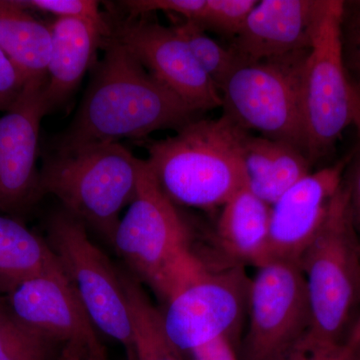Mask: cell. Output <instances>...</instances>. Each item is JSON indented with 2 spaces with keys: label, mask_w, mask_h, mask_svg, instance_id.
Listing matches in <instances>:
<instances>
[{
  "label": "cell",
  "mask_w": 360,
  "mask_h": 360,
  "mask_svg": "<svg viewBox=\"0 0 360 360\" xmlns=\"http://www.w3.org/2000/svg\"><path fill=\"white\" fill-rule=\"evenodd\" d=\"M117 40L143 68L201 113L221 108L219 89L194 58L188 45L172 26L146 18H127L110 26Z\"/></svg>",
  "instance_id": "11"
},
{
  "label": "cell",
  "mask_w": 360,
  "mask_h": 360,
  "mask_svg": "<svg viewBox=\"0 0 360 360\" xmlns=\"http://www.w3.org/2000/svg\"><path fill=\"white\" fill-rule=\"evenodd\" d=\"M348 165L349 169L345 184L349 195L352 221L360 243V148L355 151L354 156L349 158Z\"/></svg>",
  "instance_id": "29"
},
{
  "label": "cell",
  "mask_w": 360,
  "mask_h": 360,
  "mask_svg": "<svg viewBox=\"0 0 360 360\" xmlns=\"http://www.w3.org/2000/svg\"><path fill=\"white\" fill-rule=\"evenodd\" d=\"M127 360H136L135 357L134 350H127Z\"/></svg>",
  "instance_id": "36"
},
{
  "label": "cell",
  "mask_w": 360,
  "mask_h": 360,
  "mask_svg": "<svg viewBox=\"0 0 360 360\" xmlns=\"http://www.w3.org/2000/svg\"><path fill=\"white\" fill-rule=\"evenodd\" d=\"M46 82L26 84L18 101L0 116V213L20 219L44 196L40 187V123L49 112Z\"/></svg>",
  "instance_id": "12"
},
{
  "label": "cell",
  "mask_w": 360,
  "mask_h": 360,
  "mask_svg": "<svg viewBox=\"0 0 360 360\" xmlns=\"http://www.w3.org/2000/svg\"><path fill=\"white\" fill-rule=\"evenodd\" d=\"M172 27L186 42L198 65L220 92L236 68L233 54L229 49H224L208 37L205 30L191 21L184 20Z\"/></svg>",
  "instance_id": "22"
},
{
  "label": "cell",
  "mask_w": 360,
  "mask_h": 360,
  "mask_svg": "<svg viewBox=\"0 0 360 360\" xmlns=\"http://www.w3.org/2000/svg\"><path fill=\"white\" fill-rule=\"evenodd\" d=\"M141 162L120 142L53 151L40 168L41 193L112 245L120 212L136 193Z\"/></svg>",
  "instance_id": "5"
},
{
  "label": "cell",
  "mask_w": 360,
  "mask_h": 360,
  "mask_svg": "<svg viewBox=\"0 0 360 360\" xmlns=\"http://www.w3.org/2000/svg\"><path fill=\"white\" fill-rule=\"evenodd\" d=\"M60 270L45 239L20 219L0 213V293L8 295L30 279Z\"/></svg>",
  "instance_id": "20"
},
{
  "label": "cell",
  "mask_w": 360,
  "mask_h": 360,
  "mask_svg": "<svg viewBox=\"0 0 360 360\" xmlns=\"http://www.w3.org/2000/svg\"><path fill=\"white\" fill-rule=\"evenodd\" d=\"M129 307L136 360H184L168 340L162 314L150 302L142 283L129 271L118 269Z\"/></svg>",
  "instance_id": "21"
},
{
  "label": "cell",
  "mask_w": 360,
  "mask_h": 360,
  "mask_svg": "<svg viewBox=\"0 0 360 360\" xmlns=\"http://www.w3.org/2000/svg\"><path fill=\"white\" fill-rule=\"evenodd\" d=\"M341 42L343 61L350 84L360 92V1L345 2Z\"/></svg>",
  "instance_id": "25"
},
{
  "label": "cell",
  "mask_w": 360,
  "mask_h": 360,
  "mask_svg": "<svg viewBox=\"0 0 360 360\" xmlns=\"http://www.w3.org/2000/svg\"><path fill=\"white\" fill-rule=\"evenodd\" d=\"M352 108H354L352 124L356 127L360 135V92L354 86H352Z\"/></svg>",
  "instance_id": "34"
},
{
  "label": "cell",
  "mask_w": 360,
  "mask_h": 360,
  "mask_svg": "<svg viewBox=\"0 0 360 360\" xmlns=\"http://www.w3.org/2000/svg\"><path fill=\"white\" fill-rule=\"evenodd\" d=\"M70 127L54 141L53 151L92 144L146 139L156 130H179L198 111L161 84L112 37Z\"/></svg>",
  "instance_id": "1"
},
{
  "label": "cell",
  "mask_w": 360,
  "mask_h": 360,
  "mask_svg": "<svg viewBox=\"0 0 360 360\" xmlns=\"http://www.w3.org/2000/svg\"><path fill=\"white\" fill-rule=\"evenodd\" d=\"M82 360H105L104 352H86Z\"/></svg>",
  "instance_id": "35"
},
{
  "label": "cell",
  "mask_w": 360,
  "mask_h": 360,
  "mask_svg": "<svg viewBox=\"0 0 360 360\" xmlns=\"http://www.w3.org/2000/svg\"><path fill=\"white\" fill-rule=\"evenodd\" d=\"M281 360H354L347 345L329 348L296 347Z\"/></svg>",
  "instance_id": "30"
},
{
  "label": "cell",
  "mask_w": 360,
  "mask_h": 360,
  "mask_svg": "<svg viewBox=\"0 0 360 360\" xmlns=\"http://www.w3.org/2000/svg\"><path fill=\"white\" fill-rule=\"evenodd\" d=\"M345 345L354 360H360V314L350 329Z\"/></svg>",
  "instance_id": "32"
},
{
  "label": "cell",
  "mask_w": 360,
  "mask_h": 360,
  "mask_svg": "<svg viewBox=\"0 0 360 360\" xmlns=\"http://www.w3.org/2000/svg\"><path fill=\"white\" fill-rule=\"evenodd\" d=\"M27 9L51 13L58 18H84L103 22L99 2L94 0H20Z\"/></svg>",
  "instance_id": "27"
},
{
  "label": "cell",
  "mask_w": 360,
  "mask_h": 360,
  "mask_svg": "<svg viewBox=\"0 0 360 360\" xmlns=\"http://www.w3.org/2000/svg\"><path fill=\"white\" fill-rule=\"evenodd\" d=\"M328 1H258L229 47L236 65L310 49Z\"/></svg>",
  "instance_id": "15"
},
{
  "label": "cell",
  "mask_w": 360,
  "mask_h": 360,
  "mask_svg": "<svg viewBox=\"0 0 360 360\" xmlns=\"http://www.w3.org/2000/svg\"><path fill=\"white\" fill-rule=\"evenodd\" d=\"M309 293L311 326L297 347L345 345L360 305V243L342 181L311 245L300 262Z\"/></svg>",
  "instance_id": "4"
},
{
  "label": "cell",
  "mask_w": 360,
  "mask_h": 360,
  "mask_svg": "<svg viewBox=\"0 0 360 360\" xmlns=\"http://www.w3.org/2000/svg\"><path fill=\"white\" fill-rule=\"evenodd\" d=\"M271 206L240 189L222 205L217 236L220 248L238 265L266 264Z\"/></svg>",
  "instance_id": "17"
},
{
  "label": "cell",
  "mask_w": 360,
  "mask_h": 360,
  "mask_svg": "<svg viewBox=\"0 0 360 360\" xmlns=\"http://www.w3.org/2000/svg\"><path fill=\"white\" fill-rule=\"evenodd\" d=\"M309 52L236 65L220 90L224 115L246 131L257 130L305 155L302 84Z\"/></svg>",
  "instance_id": "6"
},
{
  "label": "cell",
  "mask_w": 360,
  "mask_h": 360,
  "mask_svg": "<svg viewBox=\"0 0 360 360\" xmlns=\"http://www.w3.org/2000/svg\"><path fill=\"white\" fill-rule=\"evenodd\" d=\"M193 360H236L231 341L219 338L194 350Z\"/></svg>",
  "instance_id": "31"
},
{
  "label": "cell",
  "mask_w": 360,
  "mask_h": 360,
  "mask_svg": "<svg viewBox=\"0 0 360 360\" xmlns=\"http://www.w3.org/2000/svg\"><path fill=\"white\" fill-rule=\"evenodd\" d=\"M86 352L89 350L82 343L68 342L66 343L60 360H82Z\"/></svg>",
  "instance_id": "33"
},
{
  "label": "cell",
  "mask_w": 360,
  "mask_h": 360,
  "mask_svg": "<svg viewBox=\"0 0 360 360\" xmlns=\"http://www.w3.org/2000/svg\"><path fill=\"white\" fill-rule=\"evenodd\" d=\"M248 188L271 206L290 187L310 174V161L286 142L248 134L245 144Z\"/></svg>",
  "instance_id": "18"
},
{
  "label": "cell",
  "mask_w": 360,
  "mask_h": 360,
  "mask_svg": "<svg viewBox=\"0 0 360 360\" xmlns=\"http://www.w3.org/2000/svg\"><path fill=\"white\" fill-rule=\"evenodd\" d=\"M250 281L243 265L206 269L165 303L161 314L168 340L182 354L219 338L231 341L248 309Z\"/></svg>",
  "instance_id": "9"
},
{
  "label": "cell",
  "mask_w": 360,
  "mask_h": 360,
  "mask_svg": "<svg viewBox=\"0 0 360 360\" xmlns=\"http://www.w3.org/2000/svg\"><path fill=\"white\" fill-rule=\"evenodd\" d=\"M248 131L222 115L196 118L174 136L141 141L158 186L175 205L210 210L248 186L245 144Z\"/></svg>",
  "instance_id": "2"
},
{
  "label": "cell",
  "mask_w": 360,
  "mask_h": 360,
  "mask_svg": "<svg viewBox=\"0 0 360 360\" xmlns=\"http://www.w3.org/2000/svg\"><path fill=\"white\" fill-rule=\"evenodd\" d=\"M0 49L26 82H46L51 26L35 18L20 0H0Z\"/></svg>",
  "instance_id": "19"
},
{
  "label": "cell",
  "mask_w": 360,
  "mask_h": 360,
  "mask_svg": "<svg viewBox=\"0 0 360 360\" xmlns=\"http://www.w3.org/2000/svg\"><path fill=\"white\" fill-rule=\"evenodd\" d=\"M349 158L310 172L271 205L266 264H300L326 219Z\"/></svg>",
  "instance_id": "14"
},
{
  "label": "cell",
  "mask_w": 360,
  "mask_h": 360,
  "mask_svg": "<svg viewBox=\"0 0 360 360\" xmlns=\"http://www.w3.org/2000/svg\"><path fill=\"white\" fill-rule=\"evenodd\" d=\"M250 290L246 359L281 360L309 333L311 311L307 283L297 262L257 267Z\"/></svg>",
  "instance_id": "10"
},
{
  "label": "cell",
  "mask_w": 360,
  "mask_h": 360,
  "mask_svg": "<svg viewBox=\"0 0 360 360\" xmlns=\"http://www.w3.org/2000/svg\"><path fill=\"white\" fill-rule=\"evenodd\" d=\"M27 84L18 68L0 49V112H6L13 108Z\"/></svg>",
  "instance_id": "28"
},
{
  "label": "cell",
  "mask_w": 360,
  "mask_h": 360,
  "mask_svg": "<svg viewBox=\"0 0 360 360\" xmlns=\"http://www.w3.org/2000/svg\"><path fill=\"white\" fill-rule=\"evenodd\" d=\"M191 229L141 160L136 193L112 246L129 271L167 303L208 269L191 248Z\"/></svg>",
  "instance_id": "3"
},
{
  "label": "cell",
  "mask_w": 360,
  "mask_h": 360,
  "mask_svg": "<svg viewBox=\"0 0 360 360\" xmlns=\"http://www.w3.org/2000/svg\"><path fill=\"white\" fill-rule=\"evenodd\" d=\"M49 26L51 53L44 96L51 112L77 90L96 63L97 51L110 37L111 27L108 21L84 18H56Z\"/></svg>",
  "instance_id": "16"
},
{
  "label": "cell",
  "mask_w": 360,
  "mask_h": 360,
  "mask_svg": "<svg viewBox=\"0 0 360 360\" xmlns=\"http://www.w3.org/2000/svg\"><path fill=\"white\" fill-rule=\"evenodd\" d=\"M257 2L255 0H206L205 11L195 25L202 30H212L233 39Z\"/></svg>",
  "instance_id": "24"
},
{
  "label": "cell",
  "mask_w": 360,
  "mask_h": 360,
  "mask_svg": "<svg viewBox=\"0 0 360 360\" xmlns=\"http://www.w3.org/2000/svg\"><path fill=\"white\" fill-rule=\"evenodd\" d=\"M4 302L18 321L46 340L80 342L89 352H104L96 326L63 270L21 283Z\"/></svg>",
  "instance_id": "13"
},
{
  "label": "cell",
  "mask_w": 360,
  "mask_h": 360,
  "mask_svg": "<svg viewBox=\"0 0 360 360\" xmlns=\"http://www.w3.org/2000/svg\"><path fill=\"white\" fill-rule=\"evenodd\" d=\"M47 243L96 329L134 349L131 322L117 267L87 234L84 222L65 212L47 222Z\"/></svg>",
  "instance_id": "8"
},
{
  "label": "cell",
  "mask_w": 360,
  "mask_h": 360,
  "mask_svg": "<svg viewBox=\"0 0 360 360\" xmlns=\"http://www.w3.org/2000/svg\"><path fill=\"white\" fill-rule=\"evenodd\" d=\"M51 342L23 326L0 302V360H45Z\"/></svg>",
  "instance_id": "23"
},
{
  "label": "cell",
  "mask_w": 360,
  "mask_h": 360,
  "mask_svg": "<svg viewBox=\"0 0 360 360\" xmlns=\"http://www.w3.org/2000/svg\"><path fill=\"white\" fill-rule=\"evenodd\" d=\"M120 4L130 18H146L156 11H163L196 23L205 11L206 0H129Z\"/></svg>",
  "instance_id": "26"
},
{
  "label": "cell",
  "mask_w": 360,
  "mask_h": 360,
  "mask_svg": "<svg viewBox=\"0 0 360 360\" xmlns=\"http://www.w3.org/2000/svg\"><path fill=\"white\" fill-rule=\"evenodd\" d=\"M345 4L329 0L303 70L302 112L305 155L310 163L328 155L352 124V85L341 42Z\"/></svg>",
  "instance_id": "7"
}]
</instances>
